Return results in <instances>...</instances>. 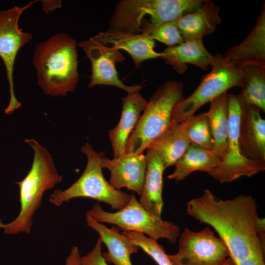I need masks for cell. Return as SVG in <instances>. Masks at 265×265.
<instances>
[{
  "mask_svg": "<svg viewBox=\"0 0 265 265\" xmlns=\"http://www.w3.org/2000/svg\"><path fill=\"white\" fill-rule=\"evenodd\" d=\"M86 224L99 235L107 252H103L107 263L114 265H132L131 255L139 250L137 245L120 232V229L114 225L108 228L103 223L98 222L86 214Z\"/></svg>",
  "mask_w": 265,
  "mask_h": 265,
  "instance_id": "19",
  "label": "cell"
},
{
  "mask_svg": "<svg viewBox=\"0 0 265 265\" xmlns=\"http://www.w3.org/2000/svg\"><path fill=\"white\" fill-rule=\"evenodd\" d=\"M34 151L31 168L21 181L15 182L19 187L20 210L16 218L3 224L0 228L7 234H29L33 225V217L41 207L44 193L61 182L52 158L47 151L34 139H26Z\"/></svg>",
  "mask_w": 265,
  "mask_h": 265,
  "instance_id": "3",
  "label": "cell"
},
{
  "mask_svg": "<svg viewBox=\"0 0 265 265\" xmlns=\"http://www.w3.org/2000/svg\"><path fill=\"white\" fill-rule=\"evenodd\" d=\"M78 46L74 38L63 32L36 46L33 65L45 94L64 96L75 90L79 80Z\"/></svg>",
  "mask_w": 265,
  "mask_h": 265,
  "instance_id": "2",
  "label": "cell"
},
{
  "mask_svg": "<svg viewBox=\"0 0 265 265\" xmlns=\"http://www.w3.org/2000/svg\"><path fill=\"white\" fill-rule=\"evenodd\" d=\"M78 45L91 62V80L87 85L89 88L98 85L113 86L127 93L142 89L143 86L141 84L128 86L119 79L115 64L125 60L119 50L101 43L94 36L80 41Z\"/></svg>",
  "mask_w": 265,
  "mask_h": 265,
  "instance_id": "12",
  "label": "cell"
},
{
  "mask_svg": "<svg viewBox=\"0 0 265 265\" xmlns=\"http://www.w3.org/2000/svg\"><path fill=\"white\" fill-rule=\"evenodd\" d=\"M122 100L120 119L116 126L108 133L113 158L125 155L127 141L136 127L147 102L140 91L127 93V95Z\"/></svg>",
  "mask_w": 265,
  "mask_h": 265,
  "instance_id": "16",
  "label": "cell"
},
{
  "mask_svg": "<svg viewBox=\"0 0 265 265\" xmlns=\"http://www.w3.org/2000/svg\"><path fill=\"white\" fill-rule=\"evenodd\" d=\"M221 56L224 63L238 68L249 64L265 66V6L247 37L228 49Z\"/></svg>",
  "mask_w": 265,
  "mask_h": 265,
  "instance_id": "15",
  "label": "cell"
},
{
  "mask_svg": "<svg viewBox=\"0 0 265 265\" xmlns=\"http://www.w3.org/2000/svg\"><path fill=\"white\" fill-rule=\"evenodd\" d=\"M186 212L214 229L236 264L250 257H264L265 246L255 228L257 206L251 196L242 194L223 200L206 189L187 203Z\"/></svg>",
  "mask_w": 265,
  "mask_h": 265,
  "instance_id": "1",
  "label": "cell"
},
{
  "mask_svg": "<svg viewBox=\"0 0 265 265\" xmlns=\"http://www.w3.org/2000/svg\"><path fill=\"white\" fill-rule=\"evenodd\" d=\"M260 111L257 106L246 103L240 119L239 143L244 157L265 161V120Z\"/></svg>",
  "mask_w": 265,
  "mask_h": 265,
  "instance_id": "14",
  "label": "cell"
},
{
  "mask_svg": "<svg viewBox=\"0 0 265 265\" xmlns=\"http://www.w3.org/2000/svg\"><path fill=\"white\" fill-rule=\"evenodd\" d=\"M221 162V160L212 150L189 144L184 154L175 164L173 172L167 178L179 181L196 171L208 173L218 166Z\"/></svg>",
  "mask_w": 265,
  "mask_h": 265,
  "instance_id": "23",
  "label": "cell"
},
{
  "mask_svg": "<svg viewBox=\"0 0 265 265\" xmlns=\"http://www.w3.org/2000/svg\"><path fill=\"white\" fill-rule=\"evenodd\" d=\"M102 243L99 237L92 249L86 255L81 257V265H108L103 255Z\"/></svg>",
  "mask_w": 265,
  "mask_h": 265,
  "instance_id": "29",
  "label": "cell"
},
{
  "mask_svg": "<svg viewBox=\"0 0 265 265\" xmlns=\"http://www.w3.org/2000/svg\"><path fill=\"white\" fill-rule=\"evenodd\" d=\"M181 133L179 123L172 120L168 128L149 146L160 155L165 168L174 165L189 145Z\"/></svg>",
  "mask_w": 265,
  "mask_h": 265,
  "instance_id": "24",
  "label": "cell"
},
{
  "mask_svg": "<svg viewBox=\"0 0 265 265\" xmlns=\"http://www.w3.org/2000/svg\"><path fill=\"white\" fill-rule=\"evenodd\" d=\"M221 21L219 7L212 0H205L198 9L174 22L184 41H187L213 33Z\"/></svg>",
  "mask_w": 265,
  "mask_h": 265,
  "instance_id": "20",
  "label": "cell"
},
{
  "mask_svg": "<svg viewBox=\"0 0 265 265\" xmlns=\"http://www.w3.org/2000/svg\"><path fill=\"white\" fill-rule=\"evenodd\" d=\"M42 7L43 11L50 14L56 9L61 7L62 2L58 0H41Z\"/></svg>",
  "mask_w": 265,
  "mask_h": 265,
  "instance_id": "32",
  "label": "cell"
},
{
  "mask_svg": "<svg viewBox=\"0 0 265 265\" xmlns=\"http://www.w3.org/2000/svg\"><path fill=\"white\" fill-rule=\"evenodd\" d=\"M245 83L240 94L246 102L265 112V66L249 64L240 67Z\"/></svg>",
  "mask_w": 265,
  "mask_h": 265,
  "instance_id": "25",
  "label": "cell"
},
{
  "mask_svg": "<svg viewBox=\"0 0 265 265\" xmlns=\"http://www.w3.org/2000/svg\"><path fill=\"white\" fill-rule=\"evenodd\" d=\"M228 97L229 135L226 155L220 164L208 173L220 183L231 182L242 177H250L265 169V161L250 160L241 153L239 126L245 100L240 93L228 94Z\"/></svg>",
  "mask_w": 265,
  "mask_h": 265,
  "instance_id": "9",
  "label": "cell"
},
{
  "mask_svg": "<svg viewBox=\"0 0 265 265\" xmlns=\"http://www.w3.org/2000/svg\"><path fill=\"white\" fill-rule=\"evenodd\" d=\"M100 158L102 168L107 169L110 173L109 184L119 190L127 188L141 194L146 170V157L142 154L124 155L110 159L104 156Z\"/></svg>",
  "mask_w": 265,
  "mask_h": 265,
  "instance_id": "13",
  "label": "cell"
},
{
  "mask_svg": "<svg viewBox=\"0 0 265 265\" xmlns=\"http://www.w3.org/2000/svg\"><path fill=\"white\" fill-rule=\"evenodd\" d=\"M206 112L213 141L212 151L222 160L227 151L229 135L228 97L225 92L210 102Z\"/></svg>",
  "mask_w": 265,
  "mask_h": 265,
  "instance_id": "22",
  "label": "cell"
},
{
  "mask_svg": "<svg viewBox=\"0 0 265 265\" xmlns=\"http://www.w3.org/2000/svg\"><path fill=\"white\" fill-rule=\"evenodd\" d=\"M81 151L87 157L82 174L65 190L54 189L49 201L59 207L72 199L85 197L107 204L113 209H122L129 201L131 194L114 188L104 177L100 160L105 153L95 151L88 142L81 147Z\"/></svg>",
  "mask_w": 265,
  "mask_h": 265,
  "instance_id": "6",
  "label": "cell"
},
{
  "mask_svg": "<svg viewBox=\"0 0 265 265\" xmlns=\"http://www.w3.org/2000/svg\"><path fill=\"white\" fill-rule=\"evenodd\" d=\"M140 33L154 41L156 40L160 42L168 47L184 42L174 21L154 25L145 18L141 22Z\"/></svg>",
  "mask_w": 265,
  "mask_h": 265,
  "instance_id": "27",
  "label": "cell"
},
{
  "mask_svg": "<svg viewBox=\"0 0 265 265\" xmlns=\"http://www.w3.org/2000/svg\"><path fill=\"white\" fill-rule=\"evenodd\" d=\"M101 43L117 50L126 51L137 69L147 59L161 57L162 53L154 50L155 41L142 34H133L106 30L95 35Z\"/></svg>",
  "mask_w": 265,
  "mask_h": 265,
  "instance_id": "18",
  "label": "cell"
},
{
  "mask_svg": "<svg viewBox=\"0 0 265 265\" xmlns=\"http://www.w3.org/2000/svg\"><path fill=\"white\" fill-rule=\"evenodd\" d=\"M146 170L140 204L152 214L161 217L163 201L162 197L163 173L165 169L160 154L154 149H147Z\"/></svg>",
  "mask_w": 265,
  "mask_h": 265,
  "instance_id": "17",
  "label": "cell"
},
{
  "mask_svg": "<svg viewBox=\"0 0 265 265\" xmlns=\"http://www.w3.org/2000/svg\"><path fill=\"white\" fill-rule=\"evenodd\" d=\"M265 220L264 218H261L259 215L257 217L255 221V228L259 239L265 246Z\"/></svg>",
  "mask_w": 265,
  "mask_h": 265,
  "instance_id": "31",
  "label": "cell"
},
{
  "mask_svg": "<svg viewBox=\"0 0 265 265\" xmlns=\"http://www.w3.org/2000/svg\"><path fill=\"white\" fill-rule=\"evenodd\" d=\"M99 222L112 224L123 231L137 232L157 240L164 238L175 244L180 234L179 225L156 216L143 208L133 194L127 205L116 212L105 211L99 202L86 212Z\"/></svg>",
  "mask_w": 265,
  "mask_h": 265,
  "instance_id": "7",
  "label": "cell"
},
{
  "mask_svg": "<svg viewBox=\"0 0 265 265\" xmlns=\"http://www.w3.org/2000/svg\"><path fill=\"white\" fill-rule=\"evenodd\" d=\"M81 255L78 246L72 247L65 260V265H81Z\"/></svg>",
  "mask_w": 265,
  "mask_h": 265,
  "instance_id": "30",
  "label": "cell"
},
{
  "mask_svg": "<svg viewBox=\"0 0 265 265\" xmlns=\"http://www.w3.org/2000/svg\"><path fill=\"white\" fill-rule=\"evenodd\" d=\"M179 129L190 144L212 150L213 141L206 112L193 115L179 123Z\"/></svg>",
  "mask_w": 265,
  "mask_h": 265,
  "instance_id": "26",
  "label": "cell"
},
{
  "mask_svg": "<svg viewBox=\"0 0 265 265\" xmlns=\"http://www.w3.org/2000/svg\"><path fill=\"white\" fill-rule=\"evenodd\" d=\"M38 1H31L24 6H15L0 10V57L5 67L10 94L9 102L4 110L7 114H11L21 106L14 93V64L19 51L32 38L30 33L24 32L20 28L19 20L24 11Z\"/></svg>",
  "mask_w": 265,
  "mask_h": 265,
  "instance_id": "11",
  "label": "cell"
},
{
  "mask_svg": "<svg viewBox=\"0 0 265 265\" xmlns=\"http://www.w3.org/2000/svg\"><path fill=\"white\" fill-rule=\"evenodd\" d=\"M237 265H265L264 257H254L242 261Z\"/></svg>",
  "mask_w": 265,
  "mask_h": 265,
  "instance_id": "33",
  "label": "cell"
},
{
  "mask_svg": "<svg viewBox=\"0 0 265 265\" xmlns=\"http://www.w3.org/2000/svg\"><path fill=\"white\" fill-rule=\"evenodd\" d=\"M178 240V252L167 254L172 265H221L230 257L225 242L209 227L197 232L186 228Z\"/></svg>",
  "mask_w": 265,
  "mask_h": 265,
  "instance_id": "10",
  "label": "cell"
},
{
  "mask_svg": "<svg viewBox=\"0 0 265 265\" xmlns=\"http://www.w3.org/2000/svg\"><path fill=\"white\" fill-rule=\"evenodd\" d=\"M184 84L168 80L160 84L147 102L134 130L129 137L125 154H142L168 128L175 107L184 99Z\"/></svg>",
  "mask_w": 265,
  "mask_h": 265,
  "instance_id": "4",
  "label": "cell"
},
{
  "mask_svg": "<svg viewBox=\"0 0 265 265\" xmlns=\"http://www.w3.org/2000/svg\"><path fill=\"white\" fill-rule=\"evenodd\" d=\"M221 265H237L233 260L230 257Z\"/></svg>",
  "mask_w": 265,
  "mask_h": 265,
  "instance_id": "34",
  "label": "cell"
},
{
  "mask_svg": "<svg viewBox=\"0 0 265 265\" xmlns=\"http://www.w3.org/2000/svg\"><path fill=\"white\" fill-rule=\"evenodd\" d=\"M204 0H121L115 6L109 31L138 34L146 15L158 25L174 21L198 9Z\"/></svg>",
  "mask_w": 265,
  "mask_h": 265,
  "instance_id": "5",
  "label": "cell"
},
{
  "mask_svg": "<svg viewBox=\"0 0 265 265\" xmlns=\"http://www.w3.org/2000/svg\"><path fill=\"white\" fill-rule=\"evenodd\" d=\"M161 53L160 58L180 74L187 70V63L207 71L208 67L211 66L214 57L205 48L202 39L184 41L181 44L168 47Z\"/></svg>",
  "mask_w": 265,
  "mask_h": 265,
  "instance_id": "21",
  "label": "cell"
},
{
  "mask_svg": "<svg viewBox=\"0 0 265 265\" xmlns=\"http://www.w3.org/2000/svg\"><path fill=\"white\" fill-rule=\"evenodd\" d=\"M211 67L193 92L175 107L172 120L180 123L229 89L244 87L245 78L240 68L225 64L221 54L214 56Z\"/></svg>",
  "mask_w": 265,
  "mask_h": 265,
  "instance_id": "8",
  "label": "cell"
},
{
  "mask_svg": "<svg viewBox=\"0 0 265 265\" xmlns=\"http://www.w3.org/2000/svg\"><path fill=\"white\" fill-rule=\"evenodd\" d=\"M121 233L150 256L158 265H172L165 250L157 239L137 232Z\"/></svg>",
  "mask_w": 265,
  "mask_h": 265,
  "instance_id": "28",
  "label": "cell"
}]
</instances>
